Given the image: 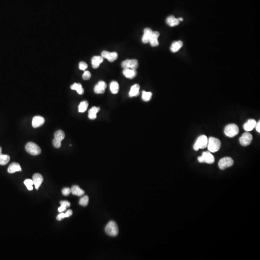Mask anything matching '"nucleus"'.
I'll use <instances>...</instances> for the list:
<instances>
[{
    "mask_svg": "<svg viewBox=\"0 0 260 260\" xmlns=\"http://www.w3.org/2000/svg\"><path fill=\"white\" fill-rule=\"evenodd\" d=\"M221 143L218 139L215 137H210L208 139V150L210 152L215 153L218 151L221 148Z\"/></svg>",
    "mask_w": 260,
    "mask_h": 260,
    "instance_id": "nucleus-1",
    "label": "nucleus"
},
{
    "mask_svg": "<svg viewBox=\"0 0 260 260\" xmlns=\"http://www.w3.org/2000/svg\"><path fill=\"white\" fill-rule=\"evenodd\" d=\"M105 232L109 236H117L119 233V228L116 223L110 221L106 226Z\"/></svg>",
    "mask_w": 260,
    "mask_h": 260,
    "instance_id": "nucleus-2",
    "label": "nucleus"
},
{
    "mask_svg": "<svg viewBox=\"0 0 260 260\" xmlns=\"http://www.w3.org/2000/svg\"><path fill=\"white\" fill-rule=\"evenodd\" d=\"M208 139L205 135L199 136L193 146L194 150L197 151L200 149H204L208 145Z\"/></svg>",
    "mask_w": 260,
    "mask_h": 260,
    "instance_id": "nucleus-3",
    "label": "nucleus"
},
{
    "mask_svg": "<svg viewBox=\"0 0 260 260\" xmlns=\"http://www.w3.org/2000/svg\"><path fill=\"white\" fill-rule=\"evenodd\" d=\"M26 151L28 153L33 156H37L41 154V148L33 142H28L25 147Z\"/></svg>",
    "mask_w": 260,
    "mask_h": 260,
    "instance_id": "nucleus-4",
    "label": "nucleus"
},
{
    "mask_svg": "<svg viewBox=\"0 0 260 260\" xmlns=\"http://www.w3.org/2000/svg\"><path fill=\"white\" fill-rule=\"evenodd\" d=\"M224 132L226 136L232 138L238 135L239 128L236 124H229L226 127Z\"/></svg>",
    "mask_w": 260,
    "mask_h": 260,
    "instance_id": "nucleus-5",
    "label": "nucleus"
},
{
    "mask_svg": "<svg viewBox=\"0 0 260 260\" xmlns=\"http://www.w3.org/2000/svg\"><path fill=\"white\" fill-rule=\"evenodd\" d=\"M234 164V161L231 158L224 157L221 158L218 163V166L222 170L229 168Z\"/></svg>",
    "mask_w": 260,
    "mask_h": 260,
    "instance_id": "nucleus-6",
    "label": "nucleus"
},
{
    "mask_svg": "<svg viewBox=\"0 0 260 260\" xmlns=\"http://www.w3.org/2000/svg\"><path fill=\"white\" fill-rule=\"evenodd\" d=\"M138 62L136 59H127L122 63V67L124 69L135 70L138 67Z\"/></svg>",
    "mask_w": 260,
    "mask_h": 260,
    "instance_id": "nucleus-7",
    "label": "nucleus"
},
{
    "mask_svg": "<svg viewBox=\"0 0 260 260\" xmlns=\"http://www.w3.org/2000/svg\"><path fill=\"white\" fill-rule=\"evenodd\" d=\"M252 139H253V136L252 134L249 132H246L244 133L242 135V136L240 137L239 142L240 144L242 146L247 147L251 144Z\"/></svg>",
    "mask_w": 260,
    "mask_h": 260,
    "instance_id": "nucleus-8",
    "label": "nucleus"
},
{
    "mask_svg": "<svg viewBox=\"0 0 260 260\" xmlns=\"http://www.w3.org/2000/svg\"><path fill=\"white\" fill-rule=\"evenodd\" d=\"M101 56L103 58H106L110 62H113L118 58V54L116 52H109L104 51L101 53Z\"/></svg>",
    "mask_w": 260,
    "mask_h": 260,
    "instance_id": "nucleus-9",
    "label": "nucleus"
},
{
    "mask_svg": "<svg viewBox=\"0 0 260 260\" xmlns=\"http://www.w3.org/2000/svg\"><path fill=\"white\" fill-rule=\"evenodd\" d=\"M106 84L104 81H100L94 87V92L97 94H103L105 92L106 88Z\"/></svg>",
    "mask_w": 260,
    "mask_h": 260,
    "instance_id": "nucleus-10",
    "label": "nucleus"
},
{
    "mask_svg": "<svg viewBox=\"0 0 260 260\" xmlns=\"http://www.w3.org/2000/svg\"><path fill=\"white\" fill-rule=\"evenodd\" d=\"M32 181L33 182L34 185L36 189L38 190L39 187H40L41 184L44 181V178L43 176L40 174H35L33 175L32 177Z\"/></svg>",
    "mask_w": 260,
    "mask_h": 260,
    "instance_id": "nucleus-11",
    "label": "nucleus"
},
{
    "mask_svg": "<svg viewBox=\"0 0 260 260\" xmlns=\"http://www.w3.org/2000/svg\"><path fill=\"white\" fill-rule=\"evenodd\" d=\"M45 122V119L41 116H35L32 119V125L33 128H37L43 125Z\"/></svg>",
    "mask_w": 260,
    "mask_h": 260,
    "instance_id": "nucleus-12",
    "label": "nucleus"
},
{
    "mask_svg": "<svg viewBox=\"0 0 260 260\" xmlns=\"http://www.w3.org/2000/svg\"><path fill=\"white\" fill-rule=\"evenodd\" d=\"M152 33L153 31L151 28H145L144 31V34L142 39V42L144 44H148L149 43Z\"/></svg>",
    "mask_w": 260,
    "mask_h": 260,
    "instance_id": "nucleus-13",
    "label": "nucleus"
},
{
    "mask_svg": "<svg viewBox=\"0 0 260 260\" xmlns=\"http://www.w3.org/2000/svg\"><path fill=\"white\" fill-rule=\"evenodd\" d=\"M256 122L253 119H249L243 126V128L247 132L252 131L255 127Z\"/></svg>",
    "mask_w": 260,
    "mask_h": 260,
    "instance_id": "nucleus-14",
    "label": "nucleus"
},
{
    "mask_svg": "<svg viewBox=\"0 0 260 260\" xmlns=\"http://www.w3.org/2000/svg\"><path fill=\"white\" fill-rule=\"evenodd\" d=\"M159 36H160V33L158 31H153L152 34L149 42L153 47L158 46L159 44L158 38Z\"/></svg>",
    "mask_w": 260,
    "mask_h": 260,
    "instance_id": "nucleus-15",
    "label": "nucleus"
},
{
    "mask_svg": "<svg viewBox=\"0 0 260 260\" xmlns=\"http://www.w3.org/2000/svg\"><path fill=\"white\" fill-rule=\"evenodd\" d=\"M123 74L126 78L129 79H132L137 75V71L135 70L126 69H124Z\"/></svg>",
    "mask_w": 260,
    "mask_h": 260,
    "instance_id": "nucleus-16",
    "label": "nucleus"
},
{
    "mask_svg": "<svg viewBox=\"0 0 260 260\" xmlns=\"http://www.w3.org/2000/svg\"><path fill=\"white\" fill-rule=\"evenodd\" d=\"M104 61V58L102 56H95L92 59V65L93 69H97L100 64Z\"/></svg>",
    "mask_w": 260,
    "mask_h": 260,
    "instance_id": "nucleus-17",
    "label": "nucleus"
},
{
    "mask_svg": "<svg viewBox=\"0 0 260 260\" xmlns=\"http://www.w3.org/2000/svg\"><path fill=\"white\" fill-rule=\"evenodd\" d=\"M202 156L203 158L204 162L213 164L214 162V157L209 152H204L202 153Z\"/></svg>",
    "mask_w": 260,
    "mask_h": 260,
    "instance_id": "nucleus-18",
    "label": "nucleus"
},
{
    "mask_svg": "<svg viewBox=\"0 0 260 260\" xmlns=\"http://www.w3.org/2000/svg\"><path fill=\"white\" fill-rule=\"evenodd\" d=\"M7 171L9 174H14L17 171H21V168L20 167L19 164L14 162L10 165Z\"/></svg>",
    "mask_w": 260,
    "mask_h": 260,
    "instance_id": "nucleus-19",
    "label": "nucleus"
},
{
    "mask_svg": "<svg viewBox=\"0 0 260 260\" xmlns=\"http://www.w3.org/2000/svg\"><path fill=\"white\" fill-rule=\"evenodd\" d=\"M139 90L140 86L139 84H135L132 85L129 93V96L132 97L138 96L139 95Z\"/></svg>",
    "mask_w": 260,
    "mask_h": 260,
    "instance_id": "nucleus-20",
    "label": "nucleus"
},
{
    "mask_svg": "<svg viewBox=\"0 0 260 260\" xmlns=\"http://www.w3.org/2000/svg\"><path fill=\"white\" fill-rule=\"evenodd\" d=\"M166 23L170 27H174L179 24L180 21L178 18H176L173 15H171L167 18L166 19Z\"/></svg>",
    "mask_w": 260,
    "mask_h": 260,
    "instance_id": "nucleus-21",
    "label": "nucleus"
},
{
    "mask_svg": "<svg viewBox=\"0 0 260 260\" xmlns=\"http://www.w3.org/2000/svg\"><path fill=\"white\" fill-rule=\"evenodd\" d=\"M183 45V43L181 41H174L172 43L171 46V51L173 53H176L180 50Z\"/></svg>",
    "mask_w": 260,
    "mask_h": 260,
    "instance_id": "nucleus-22",
    "label": "nucleus"
},
{
    "mask_svg": "<svg viewBox=\"0 0 260 260\" xmlns=\"http://www.w3.org/2000/svg\"><path fill=\"white\" fill-rule=\"evenodd\" d=\"M70 190H71V193L73 195H75L77 196H82L84 194V191L77 185L72 186Z\"/></svg>",
    "mask_w": 260,
    "mask_h": 260,
    "instance_id": "nucleus-23",
    "label": "nucleus"
},
{
    "mask_svg": "<svg viewBox=\"0 0 260 260\" xmlns=\"http://www.w3.org/2000/svg\"><path fill=\"white\" fill-rule=\"evenodd\" d=\"M100 111V108L93 106L88 112V117L91 119H95L97 117V113Z\"/></svg>",
    "mask_w": 260,
    "mask_h": 260,
    "instance_id": "nucleus-24",
    "label": "nucleus"
},
{
    "mask_svg": "<svg viewBox=\"0 0 260 260\" xmlns=\"http://www.w3.org/2000/svg\"><path fill=\"white\" fill-rule=\"evenodd\" d=\"M70 88L72 90H75V91H77L78 94H79V95H82L84 93V89L83 88L82 84L80 83H75L73 85H71L70 86Z\"/></svg>",
    "mask_w": 260,
    "mask_h": 260,
    "instance_id": "nucleus-25",
    "label": "nucleus"
},
{
    "mask_svg": "<svg viewBox=\"0 0 260 260\" xmlns=\"http://www.w3.org/2000/svg\"><path fill=\"white\" fill-rule=\"evenodd\" d=\"M110 90L113 94H117L119 91V84L118 82L113 81L110 84Z\"/></svg>",
    "mask_w": 260,
    "mask_h": 260,
    "instance_id": "nucleus-26",
    "label": "nucleus"
},
{
    "mask_svg": "<svg viewBox=\"0 0 260 260\" xmlns=\"http://www.w3.org/2000/svg\"><path fill=\"white\" fill-rule=\"evenodd\" d=\"M72 214V210H69L66 212V213H64L63 212L60 213L57 217V219L58 221H61L62 219H64L65 218L69 217L71 216Z\"/></svg>",
    "mask_w": 260,
    "mask_h": 260,
    "instance_id": "nucleus-27",
    "label": "nucleus"
},
{
    "mask_svg": "<svg viewBox=\"0 0 260 260\" xmlns=\"http://www.w3.org/2000/svg\"><path fill=\"white\" fill-rule=\"evenodd\" d=\"M61 206L58 209V212L59 213H62L66 210L67 208H69L70 206V203L69 201L64 200V201H60Z\"/></svg>",
    "mask_w": 260,
    "mask_h": 260,
    "instance_id": "nucleus-28",
    "label": "nucleus"
},
{
    "mask_svg": "<svg viewBox=\"0 0 260 260\" xmlns=\"http://www.w3.org/2000/svg\"><path fill=\"white\" fill-rule=\"evenodd\" d=\"M54 139H56L58 141H61V142H62V140L64 139V138H65V133H64V132H63V131H62V130H58V131H57L54 133Z\"/></svg>",
    "mask_w": 260,
    "mask_h": 260,
    "instance_id": "nucleus-29",
    "label": "nucleus"
},
{
    "mask_svg": "<svg viewBox=\"0 0 260 260\" xmlns=\"http://www.w3.org/2000/svg\"><path fill=\"white\" fill-rule=\"evenodd\" d=\"M10 160V156L7 155H0V165H5L9 162Z\"/></svg>",
    "mask_w": 260,
    "mask_h": 260,
    "instance_id": "nucleus-30",
    "label": "nucleus"
},
{
    "mask_svg": "<svg viewBox=\"0 0 260 260\" xmlns=\"http://www.w3.org/2000/svg\"><path fill=\"white\" fill-rule=\"evenodd\" d=\"M88 102L87 101H83L80 102L79 106V112L80 113H83L86 111L88 106Z\"/></svg>",
    "mask_w": 260,
    "mask_h": 260,
    "instance_id": "nucleus-31",
    "label": "nucleus"
},
{
    "mask_svg": "<svg viewBox=\"0 0 260 260\" xmlns=\"http://www.w3.org/2000/svg\"><path fill=\"white\" fill-rule=\"evenodd\" d=\"M152 96V93L150 92H145L144 91L142 92V99L145 102L149 101L151 99Z\"/></svg>",
    "mask_w": 260,
    "mask_h": 260,
    "instance_id": "nucleus-32",
    "label": "nucleus"
},
{
    "mask_svg": "<svg viewBox=\"0 0 260 260\" xmlns=\"http://www.w3.org/2000/svg\"><path fill=\"white\" fill-rule=\"evenodd\" d=\"M89 203V197L87 196H84L80 199L79 201L80 205L83 207L87 206Z\"/></svg>",
    "mask_w": 260,
    "mask_h": 260,
    "instance_id": "nucleus-33",
    "label": "nucleus"
},
{
    "mask_svg": "<svg viewBox=\"0 0 260 260\" xmlns=\"http://www.w3.org/2000/svg\"><path fill=\"white\" fill-rule=\"evenodd\" d=\"M24 183L28 190L31 191L33 190V185L34 184H33L32 180H31V179H26V180L24 181Z\"/></svg>",
    "mask_w": 260,
    "mask_h": 260,
    "instance_id": "nucleus-34",
    "label": "nucleus"
},
{
    "mask_svg": "<svg viewBox=\"0 0 260 260\" xmlns=\"http://www.w3.org/2000/svg\"><path fill=\"white\" fill-rule=\"evenodd\" d=\"M91 78V74L89 71H85L83 75V79L88 80Z\"/></svg>",
    "mask_w": 260,
    "mask_h": 260,
    "instance_id": "nucleus-35",
    "label": "nucleus"
},
{
    "mask_svg": "<svg viewBox=\"0 0 260 260\" xmlns=\"http://www.w3.org/2000/svg\"><path fill=\"white\" fill-rule=\"evenodd\" d=\"M62 194H63L64 196H69L71 193V190H70V188L65 187V188H64L62 189Z\"/></svg>",
    "mask_w": 260,
    "mask_h": 260,
    "instance_id": "nucleus-36",
    "label": "nucleus"
},
{
    "mask_svg": "<svg viewBox=\"0 0 260 260\" xmlns=\"http://www.w3.org/2000/svg\"><path fill=\"white\" fill-rule=\"evenodd\" d=\"M53 144L55 148H58L61 146V142L54 138L53 141Z\"/></svg>",
    "mask_w": 260,
    "mask_h": 260,
    "instance_id": "nucleus-37",
    "label": "nucleus"
},
{
    "mask_svg": "<svg viewBox=\"0 0 260 260\" xmlns=\"http://www.w3.org/2000/svg\"><path fill=\"white\" fill-rule=\"evenodd\" d=\"M88 65L84 62H80L79 63V69L82 70H84L87 68Z\"/></svg>",
    "mask_w": 260,
    "mask_h": 260,
    "instance_id": "nucleus-38",
    "label": "nucleus"
},
{
    "mask_svg": "<svg viewBox=\"0 0 260 260\" xmlns=\"http://www.w3.org/2000/svg\"><path fill=\"white\" fill-rule=\"evenodd\" d=\"M256 128V130L257 131L259 132V133L260 132V121H259L258 122H256V124L255 127Z\"/></svg>",
    "mask_w": 260,
    "mask_h": 260,
    "instance_id": "nucleus-39",
    "label": "nucleus"
},
{
    "mask_svg": "<svg viewBox=\"0 0 260 260\" xmlns=\"http://www.w3.org/2000/svg\"><path fill=\"white\" fill-rule=\"evenodd\" d=\"M178 19L179 20V21H180V22L183 21L184 20L183 18H179Z\"/></svg>",
    "mask_w": 260,
    "mask_h": 260,
    "instance_id": "nucleus-40",
    "label": "nucleus"
},
{
    "mask_svg": "<svg viewBox=\"0 0 260 260\" xmlns=\"http://www.w3.org/2000/svg\"><path fill=\"white\" fill-rule=\"evenodd\" d=\"M2 149L1 147H0V155H1L2 154Z\"/></svg>",
    "mask_w": 260,
    "mask_h": 260,
    "instance_id": "nucleus-41",
    "label": "nucleus"
}]
</instances>
